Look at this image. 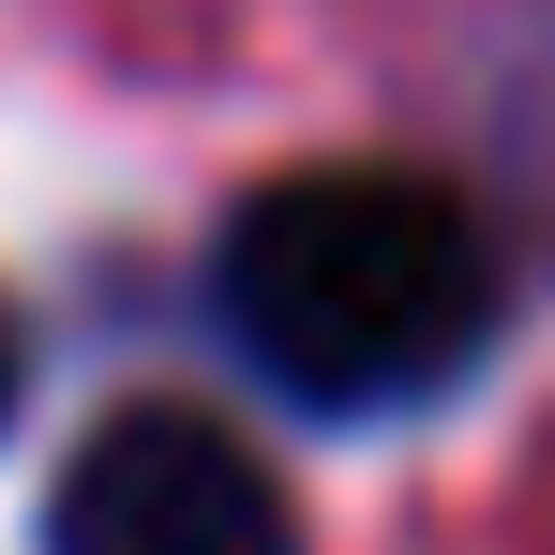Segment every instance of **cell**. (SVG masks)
<instances>
[{"instance_id":"1","label":"cell","mask_w":555,"mask_h":555,"mask_svg":"<svg viewBox=\"0 0 555 555\" xmlns=\"http://www.w3.org/2000/svg\"><path fill=\"white\" fill-rule=\"evenodd\" d=\"M210 300L285 405L405 421L495 346V241L465 195L405 181V166H300L225 225Z\"/></svg>"},{"instance_id":"2","label":"cell","mask_w":555,"mask_h":555,"mask_svg":"<svg viewBox=\"0 0 555 555\" xmlns=\"http://www.w3.org/2000/svg\"><path fill=\"white\" fill-rule=\"evenodd\" d=\"M46 555H300V526L210 405H105L46 495Z\"/></svg>"},{"instance_id":"3","label":"cell","mask_w":555,"mask_h":555,"mask_svg":"<svg viewBox=\"0 0 555 555\" xmlns=\"http://www.w3.org/2000/svg\"><path fill=\"white\" fill-rule=\"evenodd\" d=\"M15 390H30V331H15V300H0V421H15Z\"/></svg>"}]
</instances>
